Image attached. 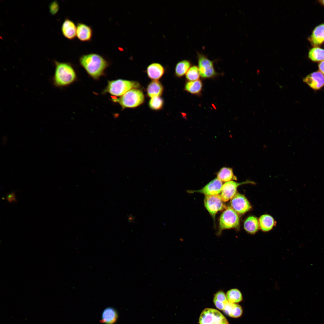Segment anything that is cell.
<instances>
[{"label": "cell", "instance_id": "cell-34", "mask_svg": "<svg viewBox=\"0 0 324 324\" xmlns=\"http://www.w3.org/2000/svg\"><path fill=\"white\" fill-rule=\"evenodd\" d=\"M320 2L323 5H324V0H321V1H320Z\"/></svg>", "mask_w": 324, "mask_h": 324}, {"label": "cell", "instance_id": "cell-8", "mask_svg": "<svg viewBox=\"0 0 324 324\" xmlns=\"http://www.w3.org/2000/svg\"><path fill=\"white\" fill-rule=\"evenodd\" d=\"M198 68L201 76L203 78H210L216 75L213 62L205 55L200 53L198 55Z\"/></svg>", "mask_w": 324, "mask_h": 324}, {"label": "cell", "instance_id": "cell-6", "mask_svg": "<svg viewBox=\"0 0 324 324\" xmlns=\"http://www.w3.org/2000/svg\"><path fill=\"white\" fill-rule=\"evenodd\" d=\"M239 226V219L237 213L231 206L227 207L220 218V232L224 229L237 228Z\"/></svg>", "mask_w": 324, "mask_h": 324}, {"label": "cell", "instance_id": "cell-25", "mask_svg": "<svg viewBox=\"0 0 324 324\" xmlns=\"http://www.w3.org/2000/svg\"><path fill=\"white\" fill-rule=\"evenodd\" d=\"M308 57L314 62L324 61V49L318 47H314L310 50Z\"/></svg>", "mask_w": 324, "mask_h": 324}, {"label": "cell", "instance_id": "cell-21", "mask_svg": "<svg viewBox=\"0 0 324 324\" xmlns=\"http://www.w3.org/2000/svg\"><path fill=\"white\" fill-rule=\"evenodd\" d=\"M259 224L257 218L253 216H249L245 220L244 228L248 232L254 234L258 230Z\"/></svg>", "mask_w": 324, "mask_h": 324}, {"label": "cell", "instance_id": "cell-18", "mask_svg": "<svg viewBox=\"0 0 324 324\" xmlns=\"http://www.w3.org/2000/svg\"><path fill=\"white\" fill-rule=\"evenodd\" d=\"M163 66L158 63H152L147 67V73L148 76L151 79L157 80L160 79L164 73Z\"/></svg>", "mask_w": 324, "mask_h": 324}, {"label": "cell", "instance_id": "cell-5", "mask_svg": "<svg viewBox=\"0 0 324 324\" xmlns=\"http://www.w3.org/2000/svg\"><path fill=\"white\" fill-rule=\"evenodd\" d=\"M199 324H229L225 316L215 309L207 308L201 313L199 319Z\"/></svg>", "mask_w": 324, "mask_h": 324}, {"label": "cell", "instance_id": "cell-10", "mask_svg": "<svg viewBox=\"0 0 324 324\" xmlns=\"http://www.w3.org/2000/svg\"><path fill=\"white\" fill-rule=\"evenodd\" d=\"M231 207L237 212L240 214H244L249 211L251 206L245 196L239 193H236L231 199Z\"/></svg>", "mask_w": 324, "mask_h": 324}, {"label": "cell", "instance_id": "cell-11", "mask_svg": "<svg viewBox=\"0 0 324 324\" xmlns=\"http://www.w3.org/2000/svg\"><path fill=\"white\" fill-rule=\"evenodd\" d=\"M222 183L221 181L215 178L206 185L201 189L198 190H188L189 193L197 192L206 195H213L219 194L221 192Z\"/></svg>", "mask_w": 324, "mask_h": 324}, {"label": "cell", "instance_id": "cell-20", "mask_svg": "<svg viewBox=\"0 0 324 324\" xmlns=\"http://www.w3.org/2000/svg\"><path fill=\"white\" fill-rule=\"evenodd\" d=\"M222 182H228L236 179L232 168L227 167L222 168L217 173V177Z\"/></svg>", "mask_w": 324, "mask_h": 324}, {"label": "cell", "instance_id": "cell-7", "mask_svg": "<svg viewBox=\"0 0 324 324\" xmlns=\"http://www.w3.org/2000/svg\"><path fill=\"white\" fill-rule=\"evenodd\" d=\"M223 202L220 195L219 194L205 196V206L214 220L218 212L225 207Z\"/></svg>", "mask_w": 324, "mask_h": 324}, {"label": "cell", "instance_id": "cell-17", "mask_svg": "<svg viewBox=\"0 0 324 324\" xmlns=\"http://www.w3.org/2000/svg\"><path fill=\"white\" fill-rule=\"evenodd\" d=\"M223 311L226 315L234 318L240 317L243 313L242 309L240 305L228 301L225 304Z\"/></svg>", "mask_w": 324, "mask_h": 324}, {"label": "cell", "instance_id": "cell-29", "mask_svg": "<svg viewBox=\"0 0 324 324\" xmlns=\"http://www.w3.org/2000/svg\"><path fill=\"white\" fill-rule=\"evenodd\" d=\"M163 100L160 97H155L151 98L149 103V107L154 110H158L163 106Z\"/></svg>", "mask_w": 324, "mask_h": 324}, {"label": "cell", "instance_id": "cell-9", "mask_svg": "<svg viewBox=\"0 0 324 324\" xmlns=\"http://www.w3.org/2000/svg\"><path fill=\"white\" fill-rule=\"evenodd\" d=\"M254 184V182L247 181L241 183H238L231 181L224 183L222 186L220 196L223 202H226L231 199L236 194L238 187L242 184Z\"/></svg>", "mask_w": 324, "mask_h": 324}, {"label": "cell", "instance_id": "cell-33", "mask_svg": "<svg viewBox=\"0 0 324 324\" xmlns=\"http://www.w3.org/2000/svg\"><path fill=\"white\" fill-rule=\"evenodd\" d=\"M129 220L130 222H133L134 220V217L132 216H129L128 217Z\"/></svg>", "mask_w": 324, "mask_h": 324}, {"label": "cell", "instance_id": "cell-4", "mask_svg": "<svg viewBox=\"0 0 324 324\" xmlns=\"http://www.w3.org/2000/svg\"><path fill=\"white\" fill-rule=\"evenodd\" d=\"M139 86L137 82L131 81L118 79L109 81L103 93H108L116 96H122L132 88Z\"/></svg>", "mask_w": 324, "mask_h": 324}, {"label": "cell", "instance_id": "cell-28", "mask_svg": "<svg viewBox=\"0 0 324 324\" xmlns=\"http://www.w3.org/2000/svg\"><path fill=\"white\" fill-rule=\"evenodd\" d=\"M200 75L198 68L194 66L188 70L186 74V77L190 81H194L198 80Z\"/></svg>", "mask_w": 324, "mask_h": 324}, {"label": "cell", "instance_id": "cell-2", "mask_svg": "<svg viewBox=\"0 0 324 324\" xmlns=\"http://www.w3.org/2000/svg\"><path fill=\"white\" fill-rule=\"evenodd\" d=\"M55 69L52 79L53 85L57 87L67 86L76 78V73L71 64L66 62L54 61Z\"/></svg>", "mask_w": 324, "mask_h": 324}, {"label": "cell", "instance_id": "cell-3", "mask_svg": "<svg viewBox=\"0 0 324 324\" xmlns=\"http://www.w3.org/2000/svg\"><path fill=\"white\" fill-rule=\"evenodd\" d=\"M144 99L142 92L134 88L129 90L119 98H112V101L118 103L123 109L137 107L143 102Z\"/></svg>", "mask_w": 324, "mask_h": 324}, {"label": "cell", "instance_id": "cell-30", "mask_svg": "<svg viewBox=\"0 0 324 324\" xmlns=\"http://www.w3.org/2000/svg\"><path fill=\"white\" fill-rule=\"evenodd\" d=\"M59 5L58 2L56 1L51 2L49 6L50 13L52 15L56 14L59 10Z\"/></svg>", "mask_w": 324, "mask_h": 324}, {"label": "cell", "instance_id": "cell-15", "mask_svg": "<svg viewBox=\"0 0 324 324\" xmlns=\"http://www.w3.org/2000/svg\"><path fill=\"white\" fill-rule=\"evenodd\" d=\"M311 44L316 46L324 42V23L316 26L309 38Z\"/></svg>", "mask_w": 324, "mask_h": 324}, {"label": "cell", "instance_id": "cell-26", "mask_svg": "<svg viewBox=\"0 0 324 324\" xmlns=\"http://www.w3.org/2000/svg\"><path fill=\"white\" fill-rule=\"evenodd\" d=\"M190 65V63L188 60H182L178 62L175 67V74L176 76L181 77L186 74Z\"/></svg>", "mask_w": 324, "mask_h": 324}, {"label": "cell", "instance_id": "cell-16", "mask_svg": "<svg viewBox=\"0 0 324 324\" xmlns=\"http://www.w3.org/2000/svg\"><path fill=\"white\" fill-rule=\"evenodd\" d=\"M118 317V313L114 308L107 307L102 312L100 322L104 324H114Z\"/></svg>", "mask_w": 324, "mask_h": 324}, {"label": "cell", "instance_id": "cell-32", "mask_svg": "<svg viewBox=\"0 0 324 324\" xmlns=\"http://www.w3.org/2000/svg\"><path fill=\"white\" fill-rule=\"evenodd\" d=\"M319 70L324 75V61L320 62L318 65Z\"/></svg>", "mask_w": 324, "mask_h": 324}, {"label": "cell", "instance_id": "cell-24", "mask_svg": "<svg viewBox=\"0 0 324 324\" xmlns=\"http://www.w3.org/2000/svg\"><path fill=\"white\" fill-rule=\"evenodd\" d=\"M228 301L225 294L222 291L217 292L213 299V302L215 307L221 310H223L225 304Z\"/></svg>", "mask_w": 324, "mask_h": 324}, {"label": "cell", "instance_id": "cell-1", "mask_svg": "<svg viewBox=\"0 0 324 324\" xmlns=\"http://www.w3.org/2000/svg\"><path fill=\"white\" fill-rule=\"evenodd\" d=\"M79 62L88 74L94 79H98L102 75L109 64L102 56L94 53L82 55Z\"/></svg>", "mask_w": 324, "mask_h": 324}, {"label": "cell", "instance_id": "cell-27", "mask_svg": "<svg viewBox=\"0 0 324 324\" xmlns=\"http://www.w3.org/2000/svg\"><path fill=\"white\" fill-rule=\"evenodd\" d=\"M228 301L232 303H237L241 302L242 296L241 292L237 289H232L228 290L226 293Z\"/></svg>", "mask_w": 324, "mask_h": 324}, {"label": "cell", "instance_id": "cell-13", "mask_svg": "<svg viewBox=\"0 0 324 324\" xmlns=\"http://www.w3.org/2000/svg\"><path fill=\"white\" fill-rule=\"evenodd\" d=\"M76 37L82 42L90 41L93 35V30L91 26L82 22H78L76 25Z\"/></svg>", "mask_w": 324, "mask_h": 324}, {"label": "cell", "instance_id": "cell-23", "mask_svg": "<svg viewBox=\"0 0 324 324\" xmlns=\"http://www.w3.org/2000/svg\"><path fill=\"white\" fill-rule=\"evenodd\" d=\"M202 87V83L200 80L190 81L186 84L185 89L192 94H197L201 92Z\"/></svg>", "mask_w": 324, "mask_h": 324}, {"label": "cell", "instance_id": "cell-31", "mask_svg": "<svg viewBox=\"0 0 324 324\" xmlns=\"http://www.w3.org/2000/svg\"><path fill=\"white\" fill-rule=\"evenodd\" d=\"M6 199L7 201L9 203H12L13 202H17L14 191L11 192L9 194H7Z\"/></svg>", "mask_w": 324, "mask_h": 324}, {"label": "cell", "instance_id": "cell-12", "mask_svg": "<svg viewBox=\"0 0 324 324\" xmlns=\"http://www.w3.org/2000/svg\"><path fill=\"white\" fill-rule=\"evenodd\" d=\"M303 81L312 89L318 90L324 86V75L320 71H315L307 75Z\"/></svg>", "mask_w": 324, "mask_h": 324}, {"label": "cell", "instance_id": "cell-22", "mask_svg": "<svg viewBox=\"0 0 324 324\" xmlns=\"http://www.w3.org/2000/svg\"><path fill=\"white\" fill-rule=\"evenodd\" d=\"M274 224L273 218L268 214L261 216L259 219V225L261 230L264 231L270 230Z\"/></svg>", "mask_w": 324, "mask_h": 324}, {"label": "cell", "instance_id": "cell-14", "mask_svg": "<svg viewBox=\"0 0 324 324\" xmlns=\"http://www.w3.org/2000/svg\"><path fill=\"white\" fill-rule=\"evenodd\" d=\"M77 26L71 20L67 18L63 21L61 27L63 35L66 38L73 40L76 37Z\"/></svg>", "mask_w": 324, "mask_h": 324}, {"label": "cell", "instance_id": "cell-19", "mask_svg": "<svg viewBox=\"0 0 324 324\" xmlns=\"http://www.w3.org/2000/svg\"><path fill=\"white\" fill-rule=\"evenodd\" d=\"M163 90V87L160 83L157 80H154L149 84L147 91L148 96L151 98L160 97L162 94Z\"/></svg>", "mask_w": 324, "mask_h": 324}]
</instances>
